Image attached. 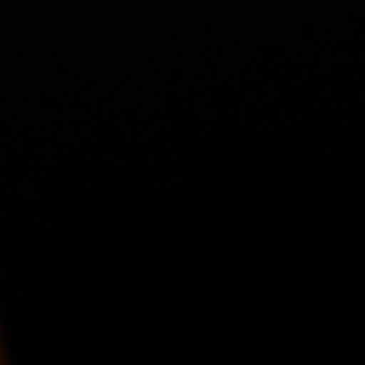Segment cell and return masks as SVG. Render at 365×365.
I'll return each mask as SVG.
<instances>
[]
</instances>
